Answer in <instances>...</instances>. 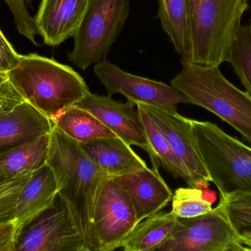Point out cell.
<instances>
[{"label":"cell","mask_w":251,"mask_h":251,"mask_svg":"<svg viewBox=\"0 0 251 251\" xmlns=\"http://www.w3.org/2000/svg\"><path fill=\"white\" fill-rule=\"evenodd\" d=\"M47 164L53 171L58 197L64 204L88 251H98L94 228L96 201L105 175L79 142L58 128L50 133Z\"/></svg>","instance_id":"1"},{"label":"cell","mask_w":251,"mask_h":251,"mask_svg":"<svg viewBox=\"0 0 251 251\" xmlns=\"http://www.w3.org/2000/svg\"><path fill=\"white\" fill-rule=\"evenodd\" d=\"M8 76L24 101L51 120L91 92L75 69L38 54L20 55Z\"/></svg>","instance_id":"2"},{"label":"cell","mask_w":251,"mask_h":251,"mask_svg":"<svg viewBox=\"0 0 251 251\" xmlns=\"http://www.w3.org/2000/svg\"><path fill=\"white\" fill-rule=\"evenodd\" d=\"M181 72L171 85L190 102L212 112L238 131L251 145V95L223 75L220 66L181 61Z\"/></svg>","instance_id":"3"},{"label":"cell","mask_w":251,"mask_h":251,"mask_svg":"<svg viewBox=\"0 0 251 251\" xmlns=\"http://www.w3.org/2000/svg\"><path fill=\"white\" fill-rule=\"evenodd\" d=\"M190 61L206 66L227 62L249 8V0H187Z\"/></svg>","instance_id":"4"},{"label":"cell","mask_w":251,"mask_h":251,"mask_svg":"<svg viewBox=\"0 0 251 251\" xmlns=\"http://www.w3.org/2000/svg\"><path fill=\"white\" fill-rule=\"evenodd\" d=\"M195 141L221 197L251 193V147L209 122L191 119Z\"/></svg>","instance_id":"5"},{"label":"cell","mask_w":251,"mask_h":251,"mask_svg":"<svg viewBox=\"0 0 251 251\" xmlns=\"http://www.w3.org/2000/svg\"><path fill=\"white\" fill-rule=\"evenodd\" d=\"M129 0H91L68 59L82 70L106 60L125 27Z\"/></svg>","instance_id":"6"},{"label":"cell","mask_w":251,"mask_h":251,"mask_svg":"<svg viewBox=\"0 0 251 251\" xmlns=\"http://www.w3.org/2000/svg\"><path fill=\"white\" fill-rule=\"evenodd\" d=\"M161 251H247L233 228L224 206L193 218H178Z\"/></svg>","instance_id":"7"},{"label":"cell","mask_w":251,"mask_h":251,"mask_svg":"<svg viewBox=\"0 0 251 251\" xmlns=\"http://www.w3.org/2000/svg\"><path fill=\"white\" fill-rule=\"evenodd\" d=\"M137 215L126 192L113 177H107L100 189L94 212L98 251L122 249L137 225Z\"/></svg>","instance_id":"8"},{"label":"cell","mask_w":251,"mask_h":251,"mask_svg":"<svg viewBox=\"0 0 251 251\" xmlns=\"http://www.w3.org/2000/svg\"><path fill=\"white\" fill-rule=\"evenodd\" d=\"M94 72L109 97L120 94L135 106L143 104L171 111H176L179 104H190L172 85L128 73L108 60L95 64Z\"/></svg>","instance_id":"9"},{"label":"cell","mask_w":251,"mask_h":251,"mask_svg":"<svg viewBox=\"0 0 251 251\" xmlns=\"http://www.w3.org/2000/svg\"><path fill=\"white\" fill-rule=\"evenodd\" d=\"M59 198V197H58ZM16 251H88L61 200L21 233Z\"/></svg>","instance_id":"10"},{"label":"cell","mask_w":251,"mask_h":251,"mask_svg":"<svg viewBox=\"0 0 251 251\" xmlns=\"http://www.w3.org/2000/svg\"><path fill=\"white\" fill-rule=\"evenodd\" d=\"M143 106L159 124L171 150L188 175L189 187L206 188L211 178L195 141L191 119L181 116L177 111Z\"/></svg>","instance_id":"11"},{"label":"cell","mask_w":251,"mask_h":251,"mask_svg":"<svg viewBox=\"0 0 251 251\" xmlns=\"http://www.w3.org/2000/svg\"><path fill=\"white\" fill-rule=\"evenodd\" d=\"M75 106L91 112L126 143L137 146L149 154V144L134 103L128 100L122 103L109 96L90 92Z\"/></svg>","instance_id":"12"},{"label":"cell","mask_w":251,"mask_h":251,"mask_svg":"<svg viewBox=\"0 0 251 251\" xmlns=\"http://www.w3.org/2000/svg\"><path fill=\"white\" fill-rule=\"evenodd\" d=\"M90 1L91 0H41L34 19L44 44L55 47L74 37Z\"/></svg>","instance_id":"13"},{"label":"cell","mask_w":251,"mask_h":251,"mask_svg":"<svg viewBox=\"0 0 251 251\" xmlns=\"http://www.w3.org/2000/svg\"><path fill=\"white\" fill-rule=\"evenodd\" d=\"M115 178L129 196L138 223L161 212L172 200L173 192L159 170L146 167Z\"/></svg>","instance_id":"14"},{"label":"cell","mask_w":251,"mask_h":251,"mask_svg":"<svg viewBox=\"0 0 251 251\" xmlns=\"http://www.w3.org/2000/svg\"><path fill=\"white\" fill-rule=\"evenodd\" d=\"M57 197L55 177L46 163L31 174L18 195L15 221L19 236L31 223L51 209Z\"/></svg>","instance_id":"15"},{"label":"cell","mask_w":251,"mask_h":251,"mask_svg":"<svg viewBox=\"0 0 251 251\" xmlns=\"http://www.w3.org/2000/svg\"><path fill=\"white\" fill-rule=\"evenodd\" d=\"M51 119L27 102L0 115V153L52 131Z\"/></svg>","instance_id":"16"},{"label":"cell","mask_w":251,"mask_h":251,"mask_svg":"<svg viewBox=\"0 0 251 251\" xmlns=\"http://www.w3.org/2000/svg\"><path fill=\"white\" fill-rule=\"evenodd\" d=\"M94 165L107 177H119L147 167L129 144L119 138L79 143Z\"/></svg>","instance_id":"17"},{"label":"cell","mask_w":251,"mask_h":251,"mask_svg":"<svg viewBox=\"0 0 251 251\" xmlns=\"http://www.w3.org/2000/svg\"><path fill=\"white\" fill-rule=\"evenodd\" d=\"M137 113L149 147V157L152 169L159 167L170 172L175 178H182L187 184L189 177L181 164L171 150L169 142L155 118L143 105L137 104Z\"/></svg>","instance_id":"18"},{"label":"cell","mask_w":251,"mask_h":251,"mask_svg":"<svg viewBox=\"0 0 251 251\" xmlns=\"http://www.w3.org/2000/svg\"><path fill=\"white\" fill-rule=\"evenodd\" d=\"M50 134L0 153V172L6 178L32 174L47 163Z\"/></svg>","instance_id":"19"},{"label":"cell","mask_w":251,"mask_h":251,"mask_svg":"<svg viewBox=\"0 0 251 251\" xmlns=\"http://www.w3.org/2000/svg\"><path fill=\"white\" fill-rule=\"evenodd\" d=\"M53 125L79 143L118 137L94 114L77 106H72L51 119Z\"/></svg>","instance_id":"20"},{"label":"cell","mask_w":251,"mask_h":251,"mask_svg":"<svg viewBox=\"0 0 251 251\" xmlns=\"http://www.w3.org/2000/svg\"><path fill=\"white\" fill-rule=\"evenodd\" d=\"M177 219L171 212H159L146 218L128 234L122 249L125 251H157L174 229Z\"/></svg>","instance_id":"21"},{"label":"cell","mask_w":251,"mask_h":251,"mask_svg":"<svg viewBox=\"0 0 251 251\" xmlns=\"http://www.w3.org/2000/svg\"><path fill=\"white\" fill-rule=\"evenodd\" d=\"M158 18L181 61H190V40L187 0H159Z\"/></svg>","instance_id":"22"},{"label":"cell","mask_w":251,"mask_h":251,"mask_svg":"<svg viewBox=\"0 0 251 251\" xmlns=\"http://www.w3.org/2000/svg\"><path fill=\"white\" fill-rule=\"evenodd\" d=\"M220 203L240 238L251 237V193L236 192L221 197Z\"/></svg>","instance_id":"23"},{"label":"cell","mask_w":251,"mask_h":251,"mask_svg":"<svg viewBox=\"0 0 251 251\" xmlns=\"http://www.w3.org/2000/svg\"><path fill=\"white\" fill-rule=\"evenodd\" d=\"M230 63L242 84L251 95V30L250 27H240L230 51Z\"/></svg>","instance_id":"24"},{"label":"cell","mask_w":251,"mask_h":251,"mask_svg":"<svg viewBox=\"0 0 251 251\" xmlns=\"http://www.w3.org/2000/svg\"><path fill=\"white\" fill-rule=\"evenodd\" d=\"M171 212L177 218H193L212 210V204L203 198V191L199 188H178L173 195Z\"/></svg>","instance_id":"25"},{"label":"cell","mask_w":251,"mask_h":251,"mask_svg":"<svg viewBox=\"0 0 251 251\" xmlns=\"http://www.w3.org/2000/svg\"><path fill=\"white\" fill-rule=\"evenodd\" d=\"M31 174L0 182V223L15 221L18 195Z\"/></svg>","instance_id":"26"},{"label":"cell","mask_w":251,"mask_h":251,"mask_svg":"<svg viewBox=\"0 0 251 251\" xmlns=\"http://www.w3.org/2000/svg\"><path fill=\"white\" fill-rule=\"evenodd\" d=\"M13 13L18 32L26 37L32 44L38 45L35 36L38 35L35 19L26 7L27 0H4Z\"/></svg>","instance_id":"27"},{"label":"cell","mask_w":251,"mask_h":251,"mask_svg":"<svg viewBox=\"0 0 251 251\" xmlns=\"http://www.w3.org/2000/svg\"><path fill=\"white\" fill-rule=\"evenodd\" d=\"M19 57L20 54L14 50L0 29V71L9 72L17 64Z\"/></svg>","instance_id":"28"},{"label":"cell","mask_w":251,"mask_h":251,"mask_svg":"<svg viewBox=\"0 0 251 251\" xmlns=\"http://www.w3.org/2000/svg\"><path fill=\"white\" fill-rule=\"evenodd\" d=\"M24 101L10 81L0 85V115L11 112L19 103Z\"/></svg>","instance_id":"29"},{"label":"cell","mask_w":251,"mask_h":251,"mask_svg":"<svg viewBox=\"0 0 251 251\" xmlns=\"http://www.w3.org/2000/svg\"><path fill=\"white\" fill-rule=\"evenodd\" d=\"M19 237L16 221L0 223V251H16Z\"/></svg>","instance_id":"30"},{"label":"cell","mask_w":251,"mask_h":251,"mask_svg":"<svg viewBox=\"0 0 251 251\" xmlns=\"http://www.w3.org/2000/svg\"><path fill=\"white\" fill-rule=\"evenodd\" d=\"M8 72H2L0 71V85H3L5 83L8 82Z\"/></svg>","instance_id":"31"},{"label":"cell","mask_w":251,"mask_h":251,"mask_svg":"<svg viewBox=\"0 0 251 251\" xmlns=\"http://www.w3.org/2000/svg\"><path fill=\"white\" fill-rule=\"evenodd\" d=\"M241 242L244 245L245 247H246V250L251 251V237L242 238Z\"/></svg>","instance_id":"32"},{"label":"cell","mask_w":251,"mask_h":251,"mask_svg":"<svg viewBox=\"0 0 251 251\" xmlns=\"http://www.w3.org/2000/svg\"><path fill=\"white\" fill-rule=\"evenodd\" d=\"M6 179H9V178H6L4 176V175H1V172H0V182H1V181H4V180Z\"/></svg>","instance_id":"33"},{"label":"cell","mask_w":251,"mask_h":251,"mask_svg":"<svg viewBox=\"0 0 251 251\" xmlns=\"http://www.w3.org/2000/svg\"><path fill=\"white\" fill-rule=\"evenodd\" d=\"M249 27H250V29H251V25H249Z\"/></svg>","instance_id":"34"}]
</instances>
